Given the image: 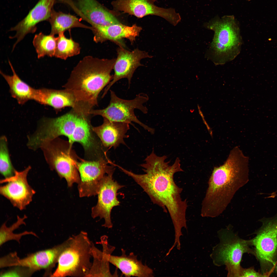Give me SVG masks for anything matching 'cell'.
<instances>
[{"label":"cell","instance_id":"cell-1","mask_svg":"<svg viewBox=\"0 0 277 277\" xmlns=\"http://www.w3.org/2000/svg\"><path fill=\"white\" fill-rule=\"evenodd\" d=\"M167 156H157L153 150L140 165L145 173L137 174L125 170V173L131 177L148 194L153 203L168 211L177 236L182 234L181 229H187L186 219L187 205L181 194L182 189L175 184L174 176L183 171L180 160L177 158L173 164L166 162Z\"/></svg>","mask_w":277,"mask_h":277},{"label":"cell","instance_id":"cell-2","mask_svg":"<svg viewBox=\"0 0 277 277\" xmlns=\"http://www.w3.org/2000/svg\"><path fill=\"white\" fill-rule=\"evenodd\" d=\"M248 162V157L236 146L222 165L214 167L202 204V217H216L225 210L237 191L249 181Z\"/></svg>","mask_w":277,"mask_h":277},{"label":"cell","instance_id":"cell-3","mask_svg":"<svg viewBox=\"0 0 277 277\" xmlns=\"http://www.w3.org/2000/svg\"><path fill=\"white\" fill-rule=\"evenodd\" d=\"M89 113L72 108L66 114L56 118L44 117L39 122L34 134L39 143L65 136L72 145L75 142L83 147L89 160L98 159L104 155V147L92 130Z\"/></svg>","mask_w":277,"mask_h":277},{"label":"cell","instance_id":"cell-4","mask_svg":"<svg viewBox=\"0 0 277 277\" xmlns=\"http://www.w3.org/2000/svg\"><path fill=\"white\" fill-rule=\"evenodd\" d=\"M116 60L87 56L73 68L63 87L73 95L76 107L90 113L98 105L100 93L113 79L111 73Z\"/></svg>","mask_w":277,"mask_h":277},{"label":"cell","instance_id":"cell-5","mask_svg":"<svg viewBox=\"0 0 277 277\" xmlns=\"http://www.w3.org/2000/svg\"><path fill=\"white\" fill-rule=\"evenodd\" d=\"M60 254L56 269L50 277H86L91 266L93 243L87 232L70 236Z\"/></svg>","mask_w":277,"mask_h":277},{"label":"cell","instance_id":"cell-6","mask_svg":"<svg viewBox=\"0 0 277 277\" xmlns=\"http://www.w3.org/2000/svg\"><path fill=\"white\" fill-rule=\"evenodd\" d=\"M219 242L213 248L210 256L214 265L225 266L227 276L240 277L242 269L241 263L243 254H254L250 240H245L234 232L232 226L217 232Z\"/></svg>","mask_w":277,"mask_h":277},{"label":"cell","instance_id":"cell-7","mask_svg":"<svg viewBox=\"0 0 277 277\" xmlns=\"http://www.w3.org/2000/svg\"><path fill=\"white\" fill-rule=\"evenodd\" d=\"M206 25L214 32L210 50L214 63L222 64L234 59L240 51L242 41L234 17L224 16L211 21Z\"/></svg>","mask_w":277,"mask_h":277},{"label":"cell","instance_id":"cell-8","mask_svg":"<svg viewBox=\"0 0 277 277\" xmlns=\"http://www.w3.org/2000/svg\"><path fill=\"white\" fill-rule=\"evenodd\" d=\"M72 146L68 141L58 137L43 142L40 148L50 169L56 171L61 178L65 179L69 187L80 181L76 166L78 157Z\"/></svg>","mask_w":277,"mask_h":277},{"label":"cell","instance_id":"cell-9","mask_svg":"<svg viewBox=\"0 0 277 277\" xmlns=\"http://www.w3.org/2000/svg\"><path fill=\"white\" fill-rule=\"evenodd\" d=\"M110 100L108 106L100 110L92 109L91 115H100L109 120L117 122L131 123H136L144 129L152 134L154 133L153 129L149 127L139 121L135 115L134 110L138 109L144 114L147 113L148 110L143 104L149 99L148 95L143 93L137 95L132 100H126L118 97L115 92L110 90Z\"/></svg>","mask_w":277,"mask_h":277},{"label":"cell","instance_id":"cell-10","mask_svg":"<svg viewBox=\"0 0 277 277\" xmlns=\"http://www.w3.org/2000/svg\"><path fill=\"white\" fill-rule=\"evenodd\" d=\"M262 225L250 240L254 255L260 262L263 274L266 275L275 264L277 256V214L260 220Z\"/></svg>","mask_w":277,"mask_h":277},{"label":"cell","instance_id":"cell-11","mask_svg":"<svg viewBox=\"0 0 277 277\" xmlns=\"http://www.w3.org/2000/svg\"><path fill=\"white\" fill-rule=\"evenodd\" d=\"M107 157L96 160H87L79 157L76 166L80 176L78 189L80 197L97 195L101 180L106 174L114 171V164Z\"/></svg>","mask_w":277,"mask_h":277},{"label":"cell","instance_id":"cell-12","mask_svg":"<svg viewBox=\"0 0 277 277\" xmlns=\"http://www.w3.org/2000/svg\"><path fill=\"white\" fill-rule=\"evenodd\" d=\"M66 243V240L53 248L40 251L20 258L16 252L10 253L0 259L2 268L13 266H20L29 268L34 272L44 269L45 275L51 276L53 268L57 263L59 256Z\"/></svg>","mask_w":277,"mask_h":277},{"label":"cell","instance_id":"cell-13","mask_svg":"<svg viewBox=\"0 0 277 277\" xmlns=\"http://www.w3.org/2000/svg\"><path fill=\"white\" fill-rule=\"evenodd\" d=\"M31 169L29 166L22 171L15 170L14 175L0 180L1 194L8 200L15 207L24 209L32 201L35 191L29 184L27 176Z\"/></svg>","mask_w":277,"mask_h":277},{"label":"cell","instance_id":"cell-14","mask_svg":"<svg viewBox=\"0 0 277 277\" xmlns=\"http://www.w3.org/2000/svg\"><path fill=\"white\" fill-rule=\"evenodd\" d=\"M114 171L106 175L101 180L97 194V203L91 209L92 217L103 219L104 223L102 226L108 229L113 226L111 218L112 210L114 207L120 205V202L117 197V192L124 186L113 179Z\"/></svg>","mask_w":277,"mask_h":277},{"label":"cell","instance_id":"cell-15","mask_svg":"<svg viewBox=\"0 0 277 277\" xmlns=\"http://www.w3.org/2000/svg\"><path fill=\"white\" fill-rule=\"evenodd\" d=\"M156 0H116L112 4L116 10L121 11L138 18L148 15L163 18L175 26L181 21L179 14L172 8L159 7L155 4Z\"/></svg>","mask_w":277,"mask_h":277},{"label":"cell","instance_id":"cell-16","mask_svg":"<svg viewBox=\"0 0 277 277\" xmlns=\"http://www.w3.org/2000/svg\"><path fill=\"white\" fill-rule=\"evenodd\" d=\"M68 5L78 15L92 26H108L120 23L96 0H58Z\"/></svg>","mask_w":277,"mask_h":277},{"label":"cell","instance_id":"cell-17","mask_svg":"<svg viewBox=\"0 0 277 277\" xmlns=\"http://www.w3.org/2000/svg\"><path fill=\"white\" fill-rule=\"evenodd\" d=\"M117 57L113 67L114 74L112 80L105 88L102 96L103 98L111 87L121 79L126 78L129 86L133 74L138 67L142 66L141 59L152 56L145 51L137 48L129 51L120 46L117 50Z\"/></svg>","mask_w":277,"mask_h":277},{"label":"cell","instance_id":"cell-18","mask_svg":"<svg viewBox=\"0 0 277 277\" xmlns=\"http://www.w3.org/2000/svg\"><path fill=\"white\" fill-rule=\"evenodd\" d=\"M55 1L39 0L25 18L14 27L11 28L10 31L16 32L14 36L10 37L11 38H16L17 39L13 45V50L27 34L33 33L36 32L37 29L36 25L38 23L48 20Z\"/></svg>","mask_w":277,"mask_h":277},{"label":"cell","instance_id":"cell-19","mask_svg":"<svg viewBox=\"0 0 277 277\" xmlns=\"http://www.w3.org/2000/svg\"><path fill=\"white\" fill-rule=\"evenodd\" d=\"M94 34L93 40L96 43H102L109 40L120 44L123 38L128 39L132 44L135 41L142 29V27L135 24L132 26L120 23L108 26H92Z\"/></svg>","mask_w":277,"mask_h":277},{"label":"cell","instance_id":"cell-20","mask_svg":"<svg viewBox=\"0 0 277 277\" xmlns=\"http://www.w3.org/2000/svg\"><path fill=\"white\" fill-rule=\"evenodd\" d=\"M103 118V124L92 130L106 148L115 149L121 144H125L124 139L128 137L126 133L130 129L129 124L112 121Z\"/></svg>","mask_w":277,"mask_h":277},{"label":"cell","instance_id":"cell-21","mask_svg":"<svg viewBox=\"0 0 277 277\" xmlns=\"http://www.w3.org/2000/svg\"><path fill=\"white\" fill-rule=\"evenodd\" d=\"M121 252L120 256L110 255L108 260L110 263L119 269L123 275L126 277L154 276L152 269L138 260L133 253L127 255L123 249H121Z\"/></svg>","mask_w":277,"mask_h":277},{"label":"cell","instance_id":"cell-22","mask_svg":"<svg viewBox=\"0 0 277 277\" xmlns=\"http://www.w3.org/2000/svg\"><path fill=\"white\" fill-rule=\"evenodd\" d=\"M100 243L102 250L97 248L94 244L91 249L93 261L87 277H113L118 276L117 273L111 272L108 258L115 249L114 247L110 245L107 236H103L101 238Z\"/></svg>","mask_w":277,"mask_h":277},{"label":"cell","instance_id":"cell-23","mask_svg":"<svg viewBox=\"0 0 277 277\" xmlns=\"http://www.w3.org/2000/svg\"><path fill=\"white\" fill-rule=\"evenodd\" d=\"M33 100L41 104L51 106L57 111L65 107L74 108L76 104L73 95L65 89L62 90L45 88L36 89Z\"/></svg>","mask_w":277,"mask_h":277},{"label":"cell","instance_id":"cell-24","mask_svg":"<svg viewBox=\"0 0 277 277\" xmlns=\"http://www.w3.org/2000/svg\"><path fill=\"white\" fill-rule=\"evenodd\" d=\"M8 62L13 75L10 76L6 75L1 71L0 73L9 86L12 96L21 105L29 100H33L36 89L22 80L16 73L9 60Z\"/></svg>","mask_w":277,"mask_h":277},{"label":"cell","instance_id":"cell-25","mask_svg":"<svg viewBox=\"0 0 277 277\" xmlns=\"http://www.w3.org/2000/svg\"><path fill=\"white\" fill-rule=\"evenodd\" d=\"M48 21L51 26L50 34L54 35L72 28L79 27L92 30L93 28L81 23L73 15L56 11L53 9Z\"/></svg>","mask_w":277,"mask_h":277},{"label":"cell","instance_id":"cell-26","mask_svg":"<svg viewBox=\"0 0 277 277\" xmlns=\"http://www.w3.org/2000/svg\"><path fill=\"white\" fill-rule=\"evenodd\" d=\"M56 46L55 56L65 60L68 57L79 54L81 48L79 44L71 37L67 38L64 32L61 33L56 37Z\"/></svg>","mask_w":277,"mask_h":277},{"label":"cell","instance_id":"cell-27","mask_svg":"<svg viewBox=\"0 0 277 277\" xmlns=\"http://www.w3.org/2000/svg\"><path fill=\"white\" fill-rule=\"evenodd\" d=\"M33 44L38 58L46 56L51 57L55 56L56 40L54 35L50 34L46 35L40 32L35 35Z\"/></svg>","mask_w":277,"mask_h":277},{"label":"cell","instance_id":"cell-28","mask_svg":"<svg viewBox=\"0 0 277 277\" xmlns=\"http://www.w3.org/2000/svg\"><path fill=\"white\" fill-rule=\"evenodd\" d=\"M27 218L26 215L22 217L17 216V221L9 227L6 226V222L3 224L0 230V246L11 240H15L19 243L22 237L26 235L31 234L37 237L35 233L32 231H26L18 234L13 233V231L18 228L21 225L25 224L24 220Z\"/></svg>","mask_w":277,"mask_h":277},{"label":"cell","instance_id":"cell-29","mask_svg":"<svg viewBox=\"0 0 277 277\" xmlns=\"http://www.w3.org/2000/svg\"><path fill=\"white\" fill-rule=\"evenodd\" d=\"M6 136L2 135L0 138V171L1 174L6 178L13 176L15 170L14 168L9 155L8 142Z\"/></svg>","mask_w":277,"mask_h":277},{"label":"cell","instance_id":"cell-30","mask_svg":"<svg viewBox=\"0 0 277 277\" xmlns=\"http://www.w3.org/2000/svg\"><path fill=\"white\" fill-rule=\"evenodd\" d=\"M1 273L0 276H24L31 275L33 272L28 268L20 266Z\"/></svg>","mask_w":277,"mask_h":277},{"label":"cell","instance_id":"cell-31","mask_svg":"<svg viewBox=\"0 0 277 277\" xmlns=\"http://www.w3.org/2000/svg\"><path fill=\"white\" fill-rule=\"evenodd\" d=\"M264 276L262 274L257 272L252 268L246 269L242 268L240 277H262Z\"/></svg>","mask_w":277,"mask_h":277},{"label":"cell","instance_id":"cell-32","mask_svg":"<svg viewBox=\"0 0 277 277\" xmlns=\"http://www.w3.org/2000/svg\"><path fill=\"white\" fill-rule=\"evenodd\" d=\"M198 110H199V114H200V115L202 117V119L203 120V122H204V123L205 124V125H206V127L207 128V130L209 132L210 134V135L211 136H212V135H212V130H211V129L210 128V127H209V125H208V124H207V123L206 122V121H205V119L204 118V116H203V113H202V112H201V110H200V107H199V106H198Z\"/></svg>","mask_w":277,"mask_h":277},{"label":"cell","instance_id":"cell-33","mask_svg":"<svg viewBox=\"0 0 277 277\" xmlns=\"http://www.w3.org/2000/svg\"><path fill=\"white\" fill-rule=\"evenodd\" d=\"M274 268V271H275V272L277 274V266H275V267Z\"/></svg>","mask_w":277,"mask_h":277}]
</instances>
